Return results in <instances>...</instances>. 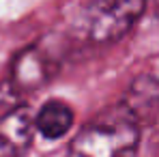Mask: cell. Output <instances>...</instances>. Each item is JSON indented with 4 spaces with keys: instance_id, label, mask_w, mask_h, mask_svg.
I'll use <instances>...</instances> for the list:
<instances>
[{
    "instance_id": "6da1fadb",
    "label": "cell",
    "mask_w": 159,
    "mask_h": 157,
    "mask_svg": "<svg viewBox=\"0 0 159 157\" xmlns=\"http://www.w3.org/2000/svg\"><path fill=\"white\" fill-rule=\"evenodd\" d=\"M142 125L123 104L97 112L69 142L67 157H135Z\"/></svg>"
},
{
    "instance_id": "7a4b0ae2",
    "label": "cell",
    "mask_w": 159,
    "mask_h": 157,
    "mask_svg": "<svg viewBox=\"0 0 159 157\" xmlns=\"http://www.w3.org/2000/svg\"><path fill=\"white\" fill-rule=\"evenodd\" d=\"M146 7L148 0H88L78 17V28L95 45L116 43L131 32Z\"/></svg>"
},
{
    "instance_id": "3957f363",
    "label": "cell",
    "mask_w": 159,
    "mask_h": 157,
    "mask_svg": "<svg viewBox=\"0 0 159 157\" xmlns=\"http://www.w3.org/2000/svg\"><path fill=\"white\" fill-rule=\"evenodd\" d=\"M34 116L28 105H15L0 116V157H24L32 146Z\"/></svg>"
},
{
    "instance_id": "277c9868",
    "label": "cell",
    "mask_w": 159,
    "mask_h": 157,
    "mask_svg": "<svg viewBox=\"0 0 159 157\" xmlns=\"http://www.w3.org/2000/svg\"><path fill=\"white\" fill-rule=\"evenodd\" d=\"M54 76L50 56L37 45L24 48L11 62V86L15 93H30Z\"/></svg>"
},
{
    "instance_id": "5b68a950",
    "label": "cell",
    "mask_w": 159,
    "mask_h": 157,
    "mask_svg": "<svg viewBox=\"0 0 159 157\" xmlns=\"http://www.w3.org/2000/svg\"><path fill=\"white\" fill-rule=\"evenodd\" d=\"M123 104L133 112V116L142 123L159 116V78L142 73L131 80Z\"/></svg>"
},
{
    "instance_id": "8992f818",
    "label": "cell",
    "mask_w": 159,
    "mask_h": 157,
    "mask_svg": "<svg viewBox=\"0 0 159 157\" xmlns=\"http://www.w3.org/2000/svg\"><path fill=\"white\" fill-rule=\"evenodd\" d=\"M73 118L75 116L69 104L60 99H48L34 114V129L45 140H60L71 131Z\"/></svg>"
}]
</instances>
